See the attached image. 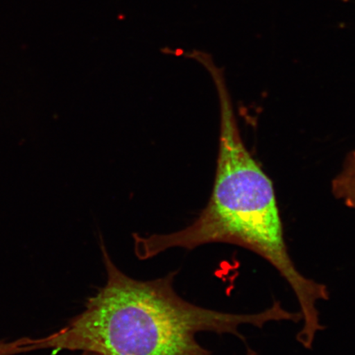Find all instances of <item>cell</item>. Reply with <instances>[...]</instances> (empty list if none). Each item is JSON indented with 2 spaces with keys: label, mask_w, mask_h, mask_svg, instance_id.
<instances>
[{
  "label": "cell",
  "mask_w": 355,
  "mask_h": 355,
  "mask_svg": "<svg viewBox=\"0 0 355 355\" xmlns=\"http://www.w3.org/2000/svg\"><path fill=\"white\" fill-rule=\"evenodd\" d=\"M105 285L87 301L85 309L60 331L38 338V349L70 350L95 355H212L198 343L199 332L232 334L247 345L239 331L272 322H299L275 302L259 313L239 314L200 307L177 294V272L139 281L114 264L101 244Z\"/></svg>",
  "instance_id": "6da1fadb"
},
{
  "label": "cell",
  "mask_w": 355,
  "mask_h": 355,
  "mask_svg": "<svg viewBox=\"0 0 355 355\" xmlns=\"http://www.w3.org/2000/svg\"><path fill=\"white\" fill-rule=\"evenodd\" d=\"M196 60L210 73L220 102L219 153L211 197L198 218L179 232L133 234L135 254L148 260L170 248L193 250L207 244H234L263 257L291 290H300L307 277L288 252L272 181L243 143L224 69L207 52L199 53Z\"/></svg>",
  "instance_id": "7a4b0ae2"
},
{
  "label": "cell",
  "mask_w": 355,
  "mask_h": 355,
  "mask_svg": "<svg viewBox=\"0 0 355 355\" xmlns=\"http://www.w3.org/2000/svg\"><path fill=\"white\" fill-rule=\"evenodd\" d=\"M334 196L355 209V150L346 157L341 171L331 183Z\"/></svg>",
  "instance_id": "3957f363"
},
{
  "label": "cell",
  "mask_w": 355,
  "mask_h": 355,
  "mask_svg": "<svg viewBox=\"0 0 355 355\" xmlns=\"http://www.w3.org/2000/svg\"><path fill=\"white\" fill-rule=\"evenodd\" d=\"M24 343L19 338L15 340H0V355H16L24 352Z\"/></svg>",
  "instance_id": "277c9868"
}]
</instances>
